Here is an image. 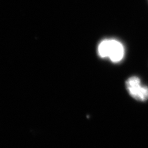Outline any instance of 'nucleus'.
Here are the masks:
<instances>
[{
    "instance_id": "f257e3e1",
    "label": "nucleus",
    "mask_w": 148,
    "mask_h": 148,
    "mask_svg": "<svg viewBox=\"0 0 148 148\" xmlns=\"http://www.w3.org/2000/svg\"><path fill=\"white\" fill-rule=\"evenodd\" d=\"M98 53L101 58H109L114 63H119L124 57L123 45L115 40H104L98 45Z\"/></svg>"
},
{
    "instance_id": "f03ea898",
    "label": "nucleus",
    "mask_w": 148,
    "mask_h": 148,
    "mask_svg": "<svg viewBox=\"0 0 148 148\" xmlns=\"http://www.w3.org/2000/svg\"><path fill=\"white\" fill-rule=\"evenodd\" d=\"M125 85L128 93L133 99L141 102L148 100V86L141 85L140 78L135 76L130 77Z\"/></svg>"
}]
</instances>
